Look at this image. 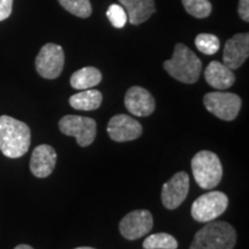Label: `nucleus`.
Wrapping results in <instances>:
<instances>
[{"label": "nucleus", "instance_id": "26", "mask_svg": "<svg viewBox=\"0 0 249 249\" xmlns=\"http://www.w3.org/2000/svg\"><path fill=\"white\" fill-rule=\"evenodd\" d=\"M14 249H34V248L29 245H18Z\"/></svg>", "mask_w": 249, "mask_h": 249}, {"label": "nucleus", "instance_id": "4", "mask_svg": "<svg viewBox=\"0 0 249 249\" xmlns=\"http://www.w3.org/2000/svg\"><path fill=\"white\" fill-rule=\"evenodd\" d=\"M192 171L196 183L203 189H213L223 178V166L213 151L197 152L192 160Z\"/></svg>", "mask_w": 249, "mask_h": 249}, {"label": "nucleus", "instance_id": "3", "mask_svg": "<svg viewBox=\"0 0 249 249\" xmlns=\"http://www.w3.org/2000/svg\"><path fill=\"white\" fill-rule=\"evenodd\" d=\"M236 233L231 224L226 222H209L198 230L189 249H233Z\"/></svg>", "mask_w": 249, "mask_h": 249}, {"label": "nucleus", "instance_id": "19", "mask_svg": "<svg viewBox=\"0 0 249 249\" xmlns=\"http://www.w3.org/2000/svg\"><path fill=\"white\" fill-rule=\"evenodd\" d=\"M143 248L144 249H177L178 248V241L176 238L167 233H156V234L149 235L143 241Z\"/></svg>", "mask_w": 249, "mask_h": 249}, {"label": "nucleus", "instance_id": "25", "mask_svg": "<svg viewBox=\"0 0 249 249\" xmlns=\"http://www.w3.org/2000/svg\"><path fill=\"white\" fill-rule=\"evenodd\" d=\"M238 13L245 22L249 21V0H240L238 6Z\"/></svg>", "mask_w": 249, "mask_h": 249}, {"label": "nucleus", "instance_id": "15", "mask_svg": "<svg viewBox=\"0 0 249 249\" xmlns=\"http://www.w3.org/2000/svg\"><path fill=\"white\" fill-rule=\"evenodd\" d=\"M208 85L217 90H226L234 85L235 75L232 70L219 61H211L204 71Z\"/></svg>", "mask_w": 249, "mask_h": 249}, {"label": "nucleus", "instance_id": "11", "mask_svg": "<svg viewBox=\"0 0 249 249\" xmlns=\"http://www.w3.org/2000/svg\"><path fill=\"white\" fill-rule=\"evenodd\" d=\"M249 55V34H236L226 40L224 46L223 64L230 70L240 68Z\"/></svg>", "mask_w": 249, "mask_h": 249}, {"label": "nucleus", "instance_id": "27", "mask_svg": "<svg viewBox=\"0 0 249 249\" xmlns=\"http://www.w3.org/2000/svg\"><path fill=\"white\" fill-rule=\"evenodd\" d=\"M75 249H95V248H91V247H79V248H75Z\"/></svg>", "mask_w": 249, "mask_h": 249}, {"label": "nucleus", "instance_id": "10", "mask_svg": "<svg viewBox=\"0 0 249 249\" xmlns=\"http://www.w3.org/2000/svg\"><path fill=\"white\" fill-rule=\"evenodd\" d=\"M189 192V177L186 172H178L165 182L161 188V202L166 209L174 210L186 200Z\"/></svg>", "mask_w": 249, "mask_h": 249}, {"label": "nucleus", "instance_id": "12", "mask_svg": "<svg viewBox=\"0 0 249 249\" xmlns=\"http://www.w3.org/2000/svg\"><path fill=\"white\" fill-rule=\"evenodd\" d=\"M107 133L113 141L128 142L141 136L142 126L138 120L130 116L117 114L108 121Z\"/></svg>", "mask_w": 249, "mask_h": 249}, {"label": "nucleus", "instance_id": "9", "mask_svg": "<svg viewBox=\"0 0 249 249\" xmlns=\"http://www.w3.org/2000/svg\"><path fill=\"white\" fill-rule=\"evenodd\" d=\"M154 226V218L148 210H134L127 213L119 224L121 235L127 240H136L148 234Z\"/></svg>", "mask_w": 249, "mask_h": 249}, {"label": "nucleus", "instance_id": "21", "mask_svg": "<svg viewBox=\"0 0 249 249\" xmlns=\"http://www.w3.org/2000/svg\"><path fill=\"white\" fill-rule=\"evenodd\" d=\"M62 7L77 18H87L92 13V7L89 0H58Z\"/></svg>", "mask_w": 249, "mask_h": 249}, {"label": "nucleus", "instance_id": "2", "mask_svg": "<svg viewBox=\"0 0 249 249\" xmlns=\"http://www.w3.org/2000/svg\"><path fill=\"white\" fill-rule=\"evenodd\" d=\"M164 68L173 79L187 85L197 82L202 71V62L188 46L178 43L173 57L164 62Z\"/></svg>", "mask_w": 249, "mask_h": 249}, {"label": "nucleus", "instance_id": "8", "mask_svg": "<svg viewBox=\"0 0 249 249\" xmlns=\"http://www.w3.org/2000/svg\"><path fill=\"white\" fill-rule=\"evenodd\" d=\"M36 71L40 76L53 80L60 75L65 65L64 50L60 45L48 43L40 49L36 57Z\"/></svg>", "mask_w": 249, "mask_h": 249}, {"label": "nucleus", "instance_id": "13", "mask_svg": "<svg viewBox=\"0 0 249 249\" xmlns=\"http://www.w3.org/2000/svg\"><path fill=\"white\" fill-rule=\"evenodd\" d=\"M124 107L136 117H149L154 113L156 103L152 95L142 87L134 86L124 95Z\"/></svg>", "mask_w": 249, "mask_h": 249}, {"label": "nucleus", "instance_id": "6", "mask_svg": "<svg viewBox=\"0 0 249 249\" xmlns=\"http://www.w3.org/2000/svg\"><path fill=\"white\" fill-rule=\"evenodd\" d=\"M60 132L67 136H74L80 147H88L95 141L97 124L92 118L81 116H65L59 121Z\"/></svg>", "mask_w": 249, "mask_h": 249}, {"label": "nucleus", "instance_id": "23", "mask_svg": "<svg viewBox=\"0 0 249 249\" xmlns=\"http://www.w3.org/2000/svg\"><path fill=\"white\" fill-rule=\"evenodd\" d=\"M107 15L112 26L118 28V29L124 28L126 26L127 21H128V18H127V13L126 11H124V8L123 6L118 4L110 5V7L107 8Z\"/></svg>", "mask_w": 249, "mask_h": 249}, {"label": "nucleus", "instance_id": "16", "mask_svg": "<svg viewBox=\"0 0 249 249\" xmlns=\"http://www.w3.org/2000/svg\"><path fill=\"white\" fill-rule=\"evenodd\" d=\"M127 13L129 23L139 26L156 12L155 0H119Z\"/></svg>", "mask_w": 249, "mask_h": 249}, {"label": "nucleus", "instance_id": "18", "mask_svg": "<svg viewBox=\"0 0 249 249\" xmlns=\"http://www.w3.org/2000/svg\"><path fill=\"white\" fill-rule=\"evenodd\" d=\"M102 81L101 71L96 67H83L71 77V86L77 90H87L97 86Z\"/></svg>", "mask_w": 249, "mask_h": 249}, {"label": "nucleus", "instance_id": "7", "mask_svg": "<svg viewBox=\"0 0 249 249\" xmlns=\"http://www.w3.org/2000/svg\"><path fill=\"white\" fill-rule=\"evenodd\" d=\"M204 107L214 117L225 121L234 120L241 108V98L232 92H208L203 98Z\"/></svg>", "mask_w": 249, "mask_h": 249}, {"label": "nucleus", "instance_id": "24", "mask_svg": "<svg viewBox=\"0 0 249 249\" xmlns=\"http://www.w3.org/2000/svg\"><path fill=\"white\" fill-rule=\"evenodd\" d=\"M13 8V0H0V21L9 18Z\"/></svg>", "mask_w": 249, "mask_h": 249}, {"label": "nucleus", "instance_id": "17", "mask_svg": "<svg viewBox=\"0 0 249 249\" xmlns=\"http://www.w3.org/2000/svg\"><path fill=\"white\" fill-rule=\"evenodd\" d=\"M103 102V95L101 91L95 89H87L77 92L70 98L71 107L75 110L92 111L97 110Z\"/></svg>", "mask_w": 249, "mask_h": 249}, {"label": "nucleus", "instance_id": "20", "mask_svg": "<svg viewBox=\"0 0 249 249\" xmlns=\"http://www.w3.org/2000/svg\"><path fill=\"white\" fill-rule=\"evenodd\" d=\"M186 12L196 18H205L211 14L213 5L209 0H181Z\"/></svg>", "mask_w": 249, "mask_h": 249}, {"label": "nucleus", "instance_id": "22", "mask_svg": "<svg viewBox=\"0 0 249 249\" xmlns=\"http://www.w3.org/2000/svg\"><path fill=\"white\" fill-rule=\"evenodd\" d=\"M195 45L202 53L213 55L218 52L220 43L218 37L213 34H198L195 38Z\"/></svg>", "mask_w": 249, "mask_h": 249}, {"label": "nucleus", "instance_id": "14", "mask_svg": "<svg viewBox=\"0 0 249 249\" xmlns=\"http://www.w3.org/2000/svg\"><path fill=\"white\" fill-rule=\"evenodd\" d=\"M57 152L51 145L40 144L34 149L30 158V171L37 178H46L53 172Z\"/></svg>", "mask_w": 249, "mask_h": 249}, {"label": "nucleus", "instance_id": "1", "mask_svg": "<svg viewBox=\"0 0 249 249\" xmlns=\"http://www.w3.org/2000/svg\"><path fill=\"white\" fill-rule=\"evenodd\" d=\"M31 133L27 124L9 116L0 117V150L8 158H18L30 147Z\"/></svg>", "mask_w": 249, "mask_h": 249}, {"label": "nucleus", "instance_id": "5", "mask_svg": "<svg viewBox=\"0 0 249 249\" xmlns=\"http://www.w3.org/2000/svg\"><path fill=\"white\" fill-rule=\"evenodd\" d=\"M229 198L222 192H209L196 198L192 205V217L198 223L213 222L227 209Z\"/></svg>", "mask_w": 249, "mask_h": 249}]
</instances>
